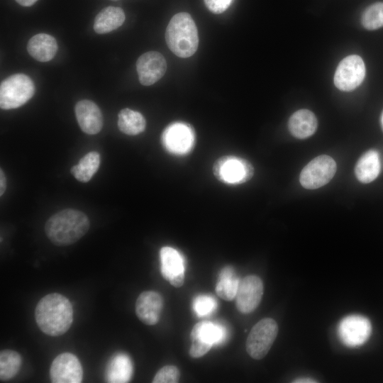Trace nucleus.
I'll return each mask as SVG.
<instances>
[{"instance_id":"1","label":"nucleus","mask_w":383,"mask_h":383,"mask_svg":"<svg viewBox=\"0 0 383 383\" xmlns=\"http://www.w3.org/2000/svg\"><path fill=\"white\" fill-rule=\"evenodd\" d=\"M35 319L40 331L50 336L65 333L73 321V309L69 299L58 293L43 296L35 309Z\"/></svg>"},{"instance_id":"2","label":"nucleus","mask_w":383,"mask_h":383,"mask_svg":"<svg viewBox=\"0 0 383 383\" xmlns=\"http://www.w3.org/2000/svg\"><path fill=\"white\" fill-rule=\"evenodd\" d=\"M89 221L83 212L64 209L52 215L46 222L45 231L55 245L66 246L78 241L88 231Z\"/></svg>"},{"instance_id":"3","label":"nucleus","mask_w":383,"mask_h":383,"mask_svg":"<svg viewBox=\"0 0 383 383\" xmlns=\"http://www.w3.org/2000/svg\"><path fill=\"white\" fill-rule=\"evenodd\" d=\"M165 40L170 50L179 57L187 58L196 52L198 30L190 14L180 12L172 16L166 28Z\"/></svg>"},{"instance_id":"4","label":"nucleus","mask_w":383,"mask_h":383,"mask_svg":"<svg viewBox=\"0 0 383 383\" xmlns=\"http://www.w3.org/2000/svg\"><path fill=\"white\" fill-rule=\"evenodd\" d=\"M212 172L214 177L224 184L240 185L252 179L255 170L252 163L244 157L224 155L213 162Z\"/></svg>"},{"instance_id":"5","label":"nucleus","mask_w":383,"mask_h":383,"mask_svg":"<svg viewBox=\"0 0 383 383\" xmlns=\"http://www.w3.org/2000/svg\"><path fill=\"white\" fill-rule=\"evenodd\" d=\"M35 85L27 75L18 73L4 79L0 85V106L16 109L25 104L35 93Z\"/></svg>"},{"instance_id":"6","label":"nucleus","mask_w":383,"mask_h":383,"mask_svg":"<svg viewBox=\"0 0 383 383\" xmlns=\"http://www.w3.org/2000/svg\"><path fill=\"white\" fill-rule=\"evenodd\" d=\"M161 143L165 151L170 155H187L196 145L194 129L192 125L186 122H172L162 133Z\"/></svg>"},{"instance_id":"7","label":"nucleus","mask_w":383,"mask_h":383,"mask_svg":"<svg viewBox=\"0 0 383 383\" xmlns=\"http://www.w3.org/2000/svg\"><path fill=\"white\" fill-rule=\"evenodd\" d=\"M278 333L277 322L271 318L258 321L251 329L246 340V351L253 359L260 360L268 353Z\"/></svg>"},{"instance_id":"8","label":"nucleus","mask_w":383,"mask_h":383,"mask_svg":"<svg viewBox=\"0 0 383 383\" xmlns=\"http://www.w3.org/2000/svg\"><path fill=\"white\" fill-rule=\"evenodd\" d=\"M337 170L335 160L326 155H319L310 161L301 170L299 181L303 187L316 189L328 184Z\"/></svg>"},{"instance_id":"9","label":"nucleus","mask_w":383,"mask_h":383,"mask_svg":"<svg viewBox=\"0 0 383 383\" xmlns=\"http://www.w3.org/2000/svg\"><path fill=\"white\" fill-rule=\"evenodd\" d=\"M365 76V66L362 59L357 55H349L338 64L333 77L335 87L345 91L357 88Z\"/></svg>"},{"instance_id":"10","label":"nucleus","mask_w":383,"mask_h":383,"mask_svg":"<svg viewBox=\"0 0 383 383\" xmlns=\"http://www.w3.org/2000/svg\"><path fill=\"white\" fill-rule=\"evenodd\" d=\"M372 326L370 320L360 315H350L343 318L338 328L340 340L348 347H358L370 338Z\"/></svg>"},{"instance_id":"11","label":"nucleus","mask_w":383,"mask_h":383,"mask_svg":"<svg viewBox=\"0 0 383 383\" xmlns=\"http://www.w3.org/2000/svg\"><path fill=\"white\" fill-rule=\"evenodd\" d=\"M50 378L53 383L82 382L83 370L79 359L70 353L58 355L50 365Z\"/></svg>"},{"instance_id":"12","label":"nucleus","mask_w":383,"mask_h":383,"mask_svg":"<svg viewBox=\"0 0 383 383\" xmlns=\"http://www.w3.org/2000/svg\"><path fill=\"white\" fill-rule=\"evenodd\" d=\"M263 295V283L256 275L245 277L236 294V307L243 313H250L259 306Z\"/></svg>"},{"instance_id":"13","label":"nucleus","mask_w":383,"mask_h":383,"mask_svg":"<svg viewBox=\"0 0 383 383\" xmlns=\"http://www.w3.org/2000/svg\"><path fill=\"white\" fill-rule=\"evenodd\" d=\"M136 70L140 84L150 86L164 76L167 62L161 53L150 51L139 57L136 62Z\"/></svg>"},{"instance_id":"14","label":"nucleus","mask_w":383,"mask_h":383,"mask_svg":"<svg viewBox=\"0 0 383 383\" xmlns=\"http://www.w3.org/2000/svg\"><path fill=\"white\" fill-rule=\"evenodd\" d=\"M161 274L174 287H181L184 282V260L174 248L164 246L160 249Z\"/></svg>"},{"instance_id":"15","label":"nucleus","mask_w":383,"mask_h":383,"mask_svg":"<svg viewBox=\"0 0 383 383\" xmlns=\"http://www.w3.org/2000/svg\"><path fill=\"white\" fill-rule=\"evenodd\" d=\"M163 298L154 291H145L137 298L135 310L138 319L152 326L158 323L163 309Z\"/></svg>"},{"instance_id":"16","label":"nucleus","mask_w":383,"mask_h":383,"mask_svg":"<svg viewBox=\"0 0 383 383\" xmlns=\"http://www.w3.org/2000/svg\"><path fill=\"white\" fill-rule=\"evenodd\" d=\"M75 115L80 128L85 133H98L103 126V116L98 106L90 100H81L75 106Z\"/></svg>"},{"instance_id":"17","label":"nucleus","mask_w":383,"mask_h":383,"mask_svg":"<svg viewBox=\"0 0 383 383\" xmlns=\"http://www.w3.org/2000/svg\"><path fill=\"white\" fill-rule=\"evenodd\" d=\"M133 367L130 357L125 353H115L108 362L105 371L107 382L124 383L131 379Z\"/></svg>"},{"instance_id":"18","label":"nucleus","mask_w":383,"mask_h":383,"mask_svg":"<svg viewBox=\"0 0 383 383\" xmlns=\"http://www.w3.org/2000/svg\"><path fill=\"white\" fill-rule=\"evenodd\" d=\"M318 121L315 114L308 109H300L289 118L288 128L291 134L296 138L305 139L316 131Z\"/></svg>"},{"instance_id":"19","label":"nucleus","mask_w":383,"mask_h":383,"mask_svg":"<svg viewBox=\"0 0 383 383\" xmlns=\"http://www.w3.org/2000/svg\"><path fill=\"white\" fill-rule=\"evenodd\" d=\"M55 38L46 33H38L30 38L27 50L30 55L39 62L51 60L57 51Z\"/></svg>"},{"instance_id":"20","label":"nucleus","mask_w":383,"mask_h":383,"mask_svg":"<svg viewBox=\"0 0 383 383\" xmlns=\"http://www.w3.org/2000/svg\"><path fill=\"white\" fill-rule=\"evenodd\" d=\"M380 168L379 152L372 149L365 152L357 160L355 167V174L360 182L367 184L378 177Z\"/></svg>"},{"instance_id":"21","label":"nucleus","mask_w":383,"mask_h":383,"mask_svg":"<svg viewBox=\"0 0 383 383\" xmlns=\"http://www.w3.org/2000/svg\"><path fill=\"white\" fill-rule=\"evenodd\" d=\"M125 18V13L121 8L106 7L95 17L94 30L99 34L109 33L120 27L123 23Z\"/></svg>"},{"instance_id":"22","label":"nucleus","mask_w":383,"mask_h":383,"mask_svg":"<svg viewBox=\"0 0 383 383\" xmlns=\"http://www.w3.org/2000/svg\"><path fill=\"white\" fill-rule=\"evenodd\" d=\"M192 341H198L213 345L222 342L226 338V330L218 324L209 321L196 323L191 331Z\"/></svg>"},{"instance_id":"23","label":"nucleus","mask_w":383,"mask_h":383,"mask_svg":"<svg viewBox=\"0 0 383 383\" xmlns=\"http://www.w3.org/2000/svg\"><path fill=\"white\" fill-rule=\"evenodd\" d=\"M118 127L123 133L135 135L145 129L146 121L138 111L126 108L118 113Z\"/></svg>"},{"instance_id":"24","label":"nucleus","mask_w":383,"mask_h":383,"mask_svg":"<svg viewBox=\"0 0 383 383\" xmlns=\"http://www.w3.org/2000/svg\"><path fill=\"white\" fill-rule=\"evenodd\" d=\"M239 280L233 267H224L220 272L216 286L218 296L226 301L233 299L237 294Z\"/></svg>"},{"instance_id":"25","label":"nucleus","mask_w":383,"mask_h":383,"mask_svg":"<svg viewBox=\"0 0 383 383\" xmlns=\"http://www.w3.org/2000/svg\"><path fill=\"white\" fill-rule=\"evenodd\" d=\"M100 165V155L92 151L81 158L77 165L71 168V172L79 182H87L96 173Z\"/></svg>"},{"instance_id":"26","label":"nucleus","mask_w":383,"mask_h":383,"mask_svg":"<svg viewBox=\"0 0 383 383\" xmlns=\"http://www.w3.org/2000/svg\"><path fill=\"white\" fill-rule=\"evenodd\" d=\"M21 365V357L12 350H3L0 353V379L9 380L18 372Z\"/></svg>"},{"instance_id":"27","label":"nucleus","mask_w":383,"mask_h":383,"mask_svg":"<svg viewBox=\"0 0 383 383\" xmlns=\"http://www.w3.org/2000/svg\"><path fill=\"white\" fill-rule=\"evenodd\" d=\"M361 23L369 30L383 27V2L369 6L362 13Z\"/></svg>"},{"instance_id":"28","label":"nucleus","mask_w":383,"mask_h":383,"mask_svg":"<svg viewBox=\"0 0 383 383\" xmlns=\"http://www.w3.org/2000/svg\"><path fill=\"white\" fill-rule=\"evenodd\" d=\"M216 306V299L209 295H199L193 301V309L199 317L209 315Z\"/></svg>"},{"instance_id":"29","label":"nucleus","mask_w":383,"mask_h":383,"mask_svg":"<svg viewBox=\"0 0 383 383\" xmlns=\"http://www.w3.org/2000/svg\"><path fill=\"white\" fill-rule=\"evenodd\" d=\"M180 372L174 365L162 367L155 375L153 383H177L179 380Z\"/></svg>"},{"instance_id":"30","label":"nucleus","mask_w":383,"mask_h":383,"mask_svg":"<svg viewBox=\"0 0 383 383\" xmlns=\"http://www.w3.org/2000/svg\"><path fill=\"white\" fill-rule=\"evenodd\" d=\"M232 0H204L206 8L213 13H221L231 6Z\"/></svg>"},{"instance_id":"31","label":"nucleus","mask_w":383,"mask_h":383,"mask_svg":"<svg viewBox=\"0 0 383 383\" xmlns=\"http://www.w3.org/2000/svg\"><path fill=\"white\" fill-rule=\"evenodd\" d=\"M6 187V179L2 170H0V195L1 196Z\"/></svg>"},{"instance_id":"32","label":"nucleus","mask_w":383,"mask_h":383,"mask_svg":"<svg viewBox=\"0 0 383 383\" xmlns=\"http://www.w3.org/2000/svg\"><path fill=\"white\" fill-rule=\"evenodd\" d=\"M15 1L23 6H30L33 5L38 0H15Z\"/></svg>"},{"instance_id":"33","label":"nucleus","mask_w":383,"mask_h":383,"mask_svg":"<svg viewBox=\"0 0 383 383\" xmlns=\"http://www.w3.org/2000/svg\"><path fill=\"white\" fill-rule=\"evenodd\" d=\"M293 382L307 383V382H316V381L311 378L304 377V378H299V379H295L294 381H293Z\"/></svg>"},{"instance_id":"34","label":"nucleus","mask_w":383,"mask_h":383,"mask_svg":"<svg viewBox=\"0 0 383 383\" xmlns=\"http://www.w3.org/2000/svg\"><path fill=\"white\" fill-rule=\"evenodd\" d=\"M381 125H382V129H383V112H382V116H381Z\"/></svg>"},{"instance_id":"35","label":"nucleus","mask_w":383,"mask_h":383,"mask_svg":"<svg viewBox=\"0 0 383 383\" xmlns=\"http://www.w3.org/2000/svg\"><path fill=\"white\" fill-rule=\"evenodd\" d=\"M111 1H118V0H111Z\"/></svg>"}]
</instances>
